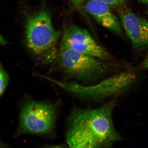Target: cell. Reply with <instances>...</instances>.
I'll use <instances>...</instances> for the list:
<instances>
[{
  "label": "cell",
  "instance_id": "1",
  "mask_svg": "<svg viewBox=\"0 0 148 148\" xmlns=\"http://www.w3.org/2000/svg\"><path fill=\"white\" fill-rule=\"evenodd\" d=\"M116 103L114 99L97 108L75 107L69 116L66 135L69 147L109 148L123 140L112 120Z\"/></svg>",
  "mask_w": 148,
  "mask_h": 148
},
{
  "label": "cell",
  "instance_id": "2",
  "mask_svg": "<svg viewBox=\"0 0 148 148\" xmlns=\"http://www.w3.org/2000/svg\"><path fill=\"white\" fill-rule=\"evenodd\" d=\"M60 35L52 23L49 11L42 8L27 15L25 40L28 49L42 63L47 64L57 58V42Z\"/></svg>",
  "mask_w": 148,
  "mask_h": 148
},
{
  "label": "cell",
  "instance_id": "3",
  "mask_svg": "<svg viewBox=\"0 0 148 148\" xmlns=\"http://www.w3.org/2000/svg\"><path fill=\"white\" fill-rule=\"evenodd\" d=\"M136 78L134 73L127 71L116 74L93 85L60 82L49 77L47 79L80 99L97 101L123 93L131 87Z\"/></svg>",
  "mask_w": 148,
  "mask_h": 148
},
{
  "label": "cell",
  "instance_id": "4",
  "mask_svg": "<svg viewBox=\"0 0 148 148\" xmlns=\"http://www.w3.org/2000/svg\"><path fill=\"white\" fill-rule=\"evenodd\" d=\"M57 58L65 75L84 82L97 80L110 69V64L105 60L77 52L62 44Z\"/></svg>",
  "mask_w": 148,
  "mask_h": 148
},
{
  "label": "cell",
  "instance_id": "5",
  "mask_svg": "<svg viewBox=\"0 0 148 148\" xmlns=\"http://www.w3.org/2000/svg\"><path fill=\"white\" fill-rule=\"evenodd\" d=\"M56 110L52 105L29 101L22 107L20 114L18 134H45L52 130L56 119Z\"/></svg>",
  "mask_w": 148,
  "mask_h": 148
},
{
  "label": "cell",
  "instance_id": "6",
  "mask_svg": "<svg viewBox=\"0 0 148 148\" xmlns=\"http://www.w3.org/2000/svg\"><path fill=\"white\" fill-rule=\"evenodd\" d=\"M61 44L73 50L100 60H110V53L97 43L86 29L73 24L66 26Z\"/></svg>",
  "mask_w": 148,
  "mask_h": 148
},
{
  "label": "cell",
  "instance_id": "7",
  "mask_svg": "<svg viewBox=\"0 0 148 148\" xmlns=\"http://www.w3.org/2000/svg\"><path fill=\"white\" fill-rule=\"evenodd\" d=\"M122 26L133 47L140 49L148 46V21L126 7L119 9Z\"/></svg>",
  "mask_w": 148,
  "mask_h": 148
},
{
  "label": "cell",
  "instance_id": "8",
  "mask_svg": "<svg viewBox=\"0 0 148 148\" xmlns=\"http://www.w3.org/2000/svg\"><path fill=\"white\" fill-rule=\"evenodd\" d=\"M110 7L101 0H88L86 5L87 12L98 23L118 36H123L119 20Z\"/></svg>",
  "mask_w": 148,
  "mask_h": 148
},
{
  "label": "cell",
  "instance_id": "9",
  "mask_svg": "<svg viewBox=\"0 0 148 148\" xmlns=\"http://www.w3.org/2000/svg\"><path fill=\"white\" fill-rule=\"evenodd\" d=\"M9 80L8 73L3 69L1 64L0 69V95L1 97L3 95L5 91V89L8 86Z\"/></svg>",
  "mask_w": 148,
  "mask_h": 148
},
{
  "label": "cell",
  "instance_id": "10",
  "mask_svg": "<svg viewBox=\"0 0 148 148\" xmlns=\"http://www.w3.org/2000/svg\"><path fill=\"white\" fill-rule=\"evenodd\" d=\"M110 7L121 9L126 7L125 0H101Z\"/></svg>",
  "mask_w": 148,
  "mask_h": 148
},
{
  "label": "cell",
  "instance_id": "11",
  "mask_svg": "<svg viewBox=\"0 0 148 148\" xmlns=\"http://www.w3.org/2000/svg\"><path fill=\"white\" fill-rule=\"evenodd\" d=\"M74 6L77 7H80L84 1V0H69Z\"/></svg>",
  "mask_w": 148,
  "mask_h": 148
},
{
  "label": "cell",
  "instance_id": "12",
  "mask_svg": "<svg viewBox=\"0 0 148 148\" xmlns=\"http://www.w3.org/2000/svg\"><path fill=\"white\" fill-rule=\"evenodd\" d=\"M142 66L144 69H148V55L146 56L142 62Z\"/></svg>",
  "mask_w": 148,
  "mask_h": 148
},
{
  "label": "cell",
  "instance_id": "13",
  "mask_svg": "<svg viewBox=\"0 0 148 148\" xmlns=\"http://www.w3.org/2000/svg\"><path fill=\"white\" fill-rule=\"evenodd\" d=\"M139 1L143 2V3H148V0H139Z\"/></svg>",
  "mask_w": 148,
  "mask_h": 148
},
{
  "label": "cell",
  "instance_id": "14",
  "mask_svg": "<svg viewBox=\"0 0 148 148\" xmlns=\"http://www.w3.org/2000/svg\"></svg>",
  "mask_w": 148,
  "mask_h": 148
}]
</instances>
